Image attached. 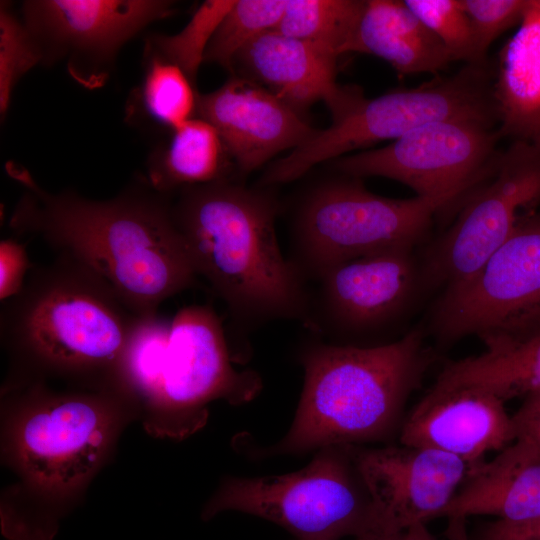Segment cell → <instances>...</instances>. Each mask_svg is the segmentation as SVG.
<instances>
[{
	"instance_id": "cell-1",
	"label": "cell",
	"mask_w": 540,
	"mask_h": 540,
	"mask_svg": "<svg viewBox=\"0 0 540 540\" xmlns=\"http://www.w3.org/2000/svg\"><path fill=\"white\" fill-rule=\"evenodd\" d=\"M8 174L23 187L9 226L70 254L116 291L137 315L158 314L168 298L197 285L198 274L176 227L168 195L149 186L108 200L50 193L22 166ZM149 185V184H148Z\"/></svg>"
},
{
	"instance_id": "cell-2",
	"label": "cell",
	"mask_w": 540,
	"mask_h": 540,
	"mask_svg": "<svg viewBox=\"0 0 540 540\" xmlns=\"http://www.w3.org/2000/svg\"><path fill=\"white\" fill-rule=\"evenodd\" d=\"M269 187L229 179L179 191L176 227L192 264L225 304L231 327L308 323L309 285L278 243L281 206Z\"/></svg>"
},
{
	"instance_id": "cell-3",
	"label": "cell",
	"mask_w": 540,
	"mask_h": 540,
	"mask_svg": "<svg viewBox=\"0 0 540 540\" xmlns=\"http://www.w3.org/2000/svg\"><path fill=\"white\" fill-rule=\"evenodd\" d=\"M432 361L423 332L371 346L318 341L301 356L304 386L295 418L273 453H300L389 437Z\"/></svg>"
},
{
	"instance_id": "cell-4",
	"label": "cell",
	"mask_w": 540,
	"mask_h": 540,
	"mask_svg": "<svg viewBox=\"0 0 540 540\" xmlns=\"http://www.w3.org/2000/svg\"><path fill=\"white\" fill-rule=\"evenodd\" d=\"M0 333L19 359L60 372L117 368L143 317L97 273L70 254L32 268L3 301Z\"/></svg>"
},
{
	"instance_id": "cell-5",
	"label": "cell",
	"mask_w": 540,
	"mask_h": 540,
	"mask_svg": "<svg viewBox=\"0 0 540 540\" xmlns=\"http://www.w3.org/2000/svg\"><path fill=\"white\" fill-rule=\"evenodd\" d=\"M466 195L393 199L370 192L361 178L341 174L314 185L297 202L288 259L309 285L340 263L414 249L429 235L437 214Z\"/></svg>"
},
{
	"instance_id": "cell-6",
	"label": "cell",
	"mask_w": 540,
	"mask_h": 540,
	"mask_svg": "<svg viewBox=\"0 0 540 540\" xmlns=\"http://www.w3.org/2000/svg\"><path fill=\"white\" fill-rule=\"evenodd\" d=\"M494 75L489 61L464 64L455 74L435 77L411 89L363 98L332 124L272 164L259 185L272 187L297 180L312 167L381 141H394L430 123L475 120L498 126Z\"/></svg>"
},
{
	"instance_id": "cell-7",
	"label": "cell",
	"mask_w": 540,
	"mask_h": 540,
	"mask_svg": "<svg viewBox=\"0 0 540 540\" xmlns=\"http://www.w3.org/2000/svg\"><path fill=\"white\" fill-rule=\"evenodd\" d=\"M356 445L319 449L296 472L228 480L204 512L234 510L271 521L297 540H340L376 530L371 496L355 461Z\"/></svg>"
},
{
	"instance_id": "cell-8",
	"label": "cell",
	"mask_w": 540,
	"mask_h": 540,
	"mask_svg": "<svg viewBox=\"0 0 540 540\" xmlns=\"http://www.w3.org/2000/svg\"><path fill=\"white\" fill-rule=\"evenodd\" d=\"M431 325L444 343L540 334V213L525 216L473 275L442 290Z\"/></svg>"
},
{
	"instance_id": "cell-9",
	"label": "cell",
	"mask_w": 540,
	"mask_h": 540,
	"mask_svg": "<svg viewBox=\"0 0 540 540\" xmlns=\"http://www.w3.org/2000/svg\"><path fill=\"white\" fill-rule=\"evenodd\" d=\"M540 203V138L511 141L493 172L459 203L453 223L425 250L424 285L452 287L473 275Z\"/></svg>"
},
{
	"instance_id": "cell-10",
	"label": "cell",
	"mask_w": 540,
	"mask_h": 540,
	"mask_svg": "<svg viewBox=\"0 0 540 540\" xmlns=\"http://www.w3.org/2000/svg\"><path fill=\"white\" fill-rule=\"evenodd\" d=\"M500 139L496 125L444 120L421 126L382 148L337 158L333 167L351 177L398 181L420 197L468 194L493 172Z\"/></svg>"
},
{
	"instance_id": "cell-11",
	"label": "cell",
	"mask_w": 540,
	"mask_h": 540,
	"mask_svg": "<svg viewBox=\"0 0 540 540\" xmlns=\"http://www.w3.org/2000/svg\"><path fill=\"white\" fill-rule=\"evenodd\" d=\"M413 249L396 248L340 263L309 284L306 328L346 345L392 325L423 285Z\"/></svg>"
},
{
	"instance_id": "cell-12",
	"label": "cell",
	"mask_w": 540,
	"mask_h": 540,
	"mask_svg": "<svg viewBox=\"0 0 540 540\" xmlns=\"http://www.w3.org/2000/svg\"><path fill=\"white\" fill-rule=\"evenodd\" d=\"M354 454L374 505L376 530L386 532L407 531L440 517L470 470L455 456L401 443L355 446Z\"/></svg>"
},
{
	"instance_id": "cell-13",
	"label": "cell",
	"mask_w": 540,
	"mask_h": 540,
	"mask_svg": "<svg viewBox=\"0 0 540 540\" xmlns=\"http://www.w3.org/2000/svg\"><path fill=\"white\" fill-rule=\"evenodd\" d=\"M260 387L256 374L231 366L224 326L211 306L190 305L175 314L151 396L177 406L218 395L239 403Z\"/></svg>"
},
{
	"instance_id": "cell-14",
	"label": "cell",
	"mask_w": 540,
	"mask_h": 540,
	"mask_svg": "<svg viewBox=\"0 0 540 540\" xmlns=\"http://www.w3.org/2000/svg\"><path fill=\"white\" fill-rule=\"evenodd\" d=\"M174 13L163 0H33L24 24L44 53L103 63L148 24ZM73 65V66H74ZM72 66V67H73ZM71 67V68H72Z\"/></svg>"
},
{
	"instance_id": "cell-15",
	"label": "cell",
	"mask_w": 540,
	"mask_h": 540,
	"mask_svg": "<svg viewBox=\"0 0 540 540\" xmlns=\"http://www.w3.org/2000/svg\"><path fill=\"white\" fill-rule=\"evenodd\" d=\"M197 117L213 125L245 174L276 154L295 149L317 131L301 113L240 75H233L210 93L199 94Z\"/></svg>"
},
{
	"instance_id": "cell-16",
	"label": "cell",
	"mask_w": 540,
	"mask_h": 540,
	"mask_svg": "<svg viewBox=\"0 0 540 540\" xmlns=\"http://www.w3.org/2000/svg\"><path fill=\"white\" fill-rule=\"evenodd\" d=\"M401 444L434 449L471 467L516 440L512 415L497 395L472 386L434 384L403 420Z\"/></svg>"
},
{
	"instance_id": "cell-17",
	"label": "cell",
	"mask_w": 540,
	"mask_h": 540,
	"mask_svg": "<svg viewBox=\"0 0 540 540\" xmlns=\"http://www.w3.org/2000/svg\"><path fill=\"white\" fill-rule=\"evenodd\" d=\"M337 59L317 47L267 31L238 54L234 69L263 86L280 100L302 113L317 101H324L337 119L364 98L358 87L336 82Z\"/></svg>"
},
{
	"instance_id": "cell-18",
	"label": "cell",
	"mask_w": 540,
	"mask_h": 540,
	"mask_svg": "<svg viewBox=\"0 0 540 540\" xmlns=\"http://www.w3.org/2000/svg\"><path fill=\"white\" fill-rule=\"evenodd\" d=\"M100 413L83 398H65L37 411L21 432L20 453L28 472L57 488L86 478L105 446L106 427Z\"/></svg>"
},
{
	"instance_id": "cell-19",
	"label": "cell",
	"mask_w": 540,
	"mask_h": 540,
	"mask_svg": "<svg viewBox=\"0 0 540 540\" xmlns=\"http://www.w3.org/2000/svg\"><path fill=\"white\" fill-rule=\"evenodd\" d=\"M495 516L505 523L540 519V451L516 439L469 473L440 517Z\"/></svg>"
},
{
	"instance_id": "cell-20",
	"label": "cell",
	"mask_w": 540,
	"mask_h": 540,
	"mask_svg": "<svg viewBox=\"0 0 540 540\" xmlns=\"http://www.w3.org/2000/svg\"><path fill=\"white\" fill-rule=\"evenodd\" d=\"M518 26L495 67L498 132L511 141H533L540 138V0H528Z\"/></svg>"
},
{
	"instance_id": "cell-21",
	"label": "cell",
	"mask_w": 540,
	"mask_h": 540,
	"mask_svg": "<svg viewBox=\"0 0 540 540\" xmlns=\"http://www.w3.org/2000/svg\"><path fill=\"white\" fill-rule=\"evenodd\" d=\"M351 52L377 56L401 75L437 74L453 62L404 0H366Z\"/></svg>"
},
{
	"instance_id": "cell-22",
	"label": "cell",
	"mask_w": 540,
	"mask_h": 540,
	"mask_svg": "<svg viewBox=\"0 0 540 540\" xmlns=\"http://www.w3.org/2000/svg\"><path fill=\"white\" fill-rule=\"evenodd\" d=\"M169 142L148 161V184L158 193L227 179L231 159L219 133L206 120L194 117L171 131Z\"/></svg>"
},
{
	"instance_id": "cell-23",
	"label": "cell",
	"mask_w": 540,
	"mask_h": 540,
	"mask_svg": "<svg viewBox=\"0 0 540 540\" xmlns=\"http://www.w3.org/2000/svg\"><path fill=\"white\" fill-rule=\"evenodd\" d=\"M484 345L483 353L447 364L435 384L481 388L505 402L540 392V334Z\"/></svg>"
},
{
	"instance_id": "cell-24",
	"label": "cell",
	"mask_w": 540,
	"mask_h": 540,
	"mask_svg": "<svg viewBox=\"0 0 540 540\" xmlns=\"http://www.w3.org/2000/svg\"><path fill=\"white\" fill-rule=\"evenodd\" d=\"M364 7L361 0H287L273 30L338 59L351 52Z\"/></svg>"
},
{
	"instance_id": "cell-25",
	"label": "cell",
	"mask_w": 540,
	"mask_h": 540,
	"mask_svg": "<svg viewBox=\"0 0 540 540\" xmlns=\"http://www.w3.org/2000/svg\"><path fill=\"white\" fill-rule=\"evenodd\" d=\"M148 52L137 104L150 121L173 131L197 115L199 94L195 82L181 67Z\"/></svg>"
},
{
	"instance_id": "cell-26",
	"label": "cell",
	"mask_w": 540,
	"mask_h": 540,
	"mask_svg": "<svg viewBox=\"0 0 540 540\" xmlns=\"http://www.w3.org/2000/svg\"><path fill=\"white\" fill-rule=\"evenodd\" d=\"M287 0L234 1L213 34L204 61L233 71L238 54L261 34L279 23Z\"/></svg>"
},
{
	"instance_id": "cell-27",
	"label": "cell",
	"mask_w": 540,
	"mask_h": 540,
	"mask_svg": "<svg viewBox=\"0 0 540 540\" xmlns=\"http://www.w3.org/2000/svg\"><path fill=\"white\" fill-rule=\"evenodd\" d=\"M406 6L442 42L452 61L485 63L472 22L461 0H404Z\"/></svg>"
},
{
	"instance_id": "cell-28",
	"label": "cell",
	"mask_w": 540,
	"mask_h": 540,
	"mask_svg": "<svg viewBox=\"0 0 540 540\" xmlns=\"http://www.w3.org/2000/svg\"><path fill=\"white\" fill-rule=\"evenodd\" d=\"M233 3L234 1H206L182 32L174 36L154 37L148 50L177 64L195 82L207 46Z\"/></svg>"
},
{
	"instance_id": "cell-29",
	"label": "cell",
	"mask_w": 540,
	"mask_h": 540,
	"mask_svg": "<svg viewBox=\"0 0 540 540\" xmlns=\"http://www.w3.org/2000/svg\"><path fill=\"white\" fill-rule=\"evenodd\" d=\"M43 60L36 41L6 5L0 9V112L5 116L14 87L29 70Z\"/></svg>"
},
{
	"instance_id": "cell-30",
	"label": "cell",
	"mask_w": 540,
	"mask_h": 540,
	"mask_svg": "<svg viewBox=\"0 0 540 540\" xmlns=\"http://www.w3.org/2000/svg\"><path fill=\"white\" fill-rule=\"evenodd\" d=\"M461 3L472 22L479 52L487 59L493 41L520 24L528 0H461Z\"/></svg>"
},
{
	"instance_id": "cell-31",
	"label": "cell",
	"mask_w": 540,
	"mask_h": 540,
	"mask_svg": "<svg viewBox=\"0 0 540 540\" xmlns=\"http://www.w3.org/2000/svg\"><path fill=\"white\" fill-rule=\"evenodd\" d=\"M30 263L25 245L15 239H4L0 243V296L5 301L22 288Z\"/></svg>"
},
{
	"instance_id": "cell-32",
	"label": "cell",
	"mask_w": 540,
	"mask_h": 540,
	"mask_svg": "<svg viewBox=\"0 0 540 540\" xmlns=\"http://www.w3.org/2000/svg\"><path fill=\"white\" fill-rule=\"evenodd\" d=\"M512 420L516 439L524 440L540 451V392L526 396Z\"/></svg>"
},
{
	"instance_id": "cell-33",
	"label": "cell",
	"mask_w": 540,
	"mask_h": 540,
	"mask_svg": "<svg viewBox=\"0 0 540 540\" xmlns=\"http://www.w3.org/2000/svg\"><path fill=\"white\" fill-rule=\"evenodd\" d=\"M481 540H540V519L526 523L496 520L483 528Z\"/></svg>"
},
{
	"instance_id": "cell-34",
	"label": "cell",
	"mask_w": 540,
	"mask_h": 540,
	"mask_svg": "<svg viewBox=\"0 0 540 540\" xmlns=\"http://www.w3.org/2000/svg\"><path fill=\"white\" fill-rule=\"evenodd\" d=\"M355 540H413L409 531L402 532H386L372 530L355 537Z\"/></svg>"
},
{
	"instance_id": "cell-35",
	"label": "cell",
	"mask_w": 540,
	"mask_h": 540,
	"mask_svg": "<svg viewBox=\"0 0 540 540\" xmlns=\"http://www.w3.org/2000/svg\"><path fill=\"white\" fill-rule=\"evenodd\" d=\"M447 536L450 540H470L466 531L465 519L450 518Z\"/></svg>"
},
{
	"instance_id": "cell-36",
	"label": "cell",
	"mask_w": 540,
	"mask_h": 540,
	"mask_svg": "<svg viewBox=\"0 0 540 540\" xmlns=\"http://www.w3.org/2000/svg\"><path fill=\"white\" fill-rule=\"evenodd\" d=\"M413 540H436L425 524H418L408 529Z\"/></svg>"
}]
</instances>
